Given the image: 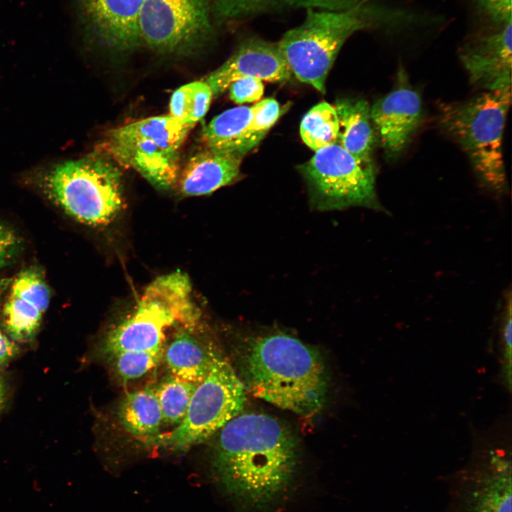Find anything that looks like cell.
<instances>
[{"label": "cell", "mask_w": 512, "mask_h": 512, "mask_svg": "<svg viewBox=\"0 0 512 512\" xmlns=\"http://www.w3.org/2000/svg\"><path fill=\"white\" fill-rule=\"evenodd\" d=\"M478 5L496 24L512 23L511 0H477Z\"/></svg>", "instance_id": "obj_29"}, {"label": "cell", "mask_w": 512, "mask_h": 512, "mask_svg": "<svg viewBox=\"0 0 512 512\" xmlns=\"http://www.w3.org/2000/svg\"><path fill=\"white\" fill-rule=\"evenodd\" d=\"M200 320L188 275L180 270L161 275L146 287L132 313L107 334L100 353L109 358L124 351H163L169 329Z\"/></svg>", "instance_id": "obj_4"}, {"label": "cell", "mask_w": 512, "mask_h": 512, "mask_svg": "<svg viewBox=\"0 0 512 512\" xmlns=\"http://www.w3.org/2000/svg\"><path fill=\"white\" fill-rule=\"evenodd\" d=\"M118 417L124 429L149 444L160 433L162 413L154 388H146L126 394Z\"/></svg>", "instance_id": "obj_21"}, {"label": "cell", "mask_w": 512, "mask_h": 512, "mask_svg": "<svg viewBox=\"0 0 512 512\" xmlns=\"http://www.w3.org/2000/svg\"><path fill=\"white\" fill-rule=\"evenodd\" d=\"M5 398H6L5 385H4L3 380L0 378V412L4 405Z\"/></svg>", "instance_id": "obj_32"}, {"label": "cell", "mask_w": 512, "mask_h": 512, "mask_svg": "<svg viewBox=\"0 0 512 512\" xmlns=\"http://www.w3.org/2000/svg\"><path fill=\"white\" fill-rule=\"evenodd\" d=\"M21 242L9 227L0 223V268L9 265L17 256Z\"/></svg>", "instance_id": "obj_28"}, {"label": "cell", "mask_w": 512, "mask_h": 512, "mask_svg": "<svg viewBox=\"0 0 512 512\" xmlns=\"http://www.w3.org/2000/svg\"><path fill=\"white\" fill-rule=\"evenodd\" d=\"M371 10L362 0L341 10L306 9L304 21L277 43L297 78L325 93V83L336 56L354 33L370 28Z\"/></svg>", "instance_id": "obj_5"}, {"label": "cell", "mask_w": 512, "mask_h": 512, "mask_svg": "<svg viewBox=\"0 0 512 512\" xmlns=\"http://www.w3.org/2000/svg\"><path fill=\"white\" fill-rule=\"evenodd\" d=\"M198 385L171 375L154 388L163 422L176 426L183 420Z\"/></svg>", "instance_id": "obj_24"}, {"label": "cell", "mask_w": 512, "mask_h": 512, "mask_svg": "<svg viewBox=\"0 0 512 512\" xmlns=\"http://www.w3.org/2000/svg\"><path fill=\"white\" fill-rule=\"evenodd\" d=\"M243 156L206 148L193 155L180 171L177 183L186 196L210 194L235 181Z\"/></svg>", "instance_id": "obj_16"}, {"label": "cell", "mask_w": 512, "mask_h": 512, "mask_svg": "<svg viewBox=\"0 0 512 512\" xmlns=\"http://www.w3.org/2000/svg\"><path fill=\"white\" fill-rule=\"evenodd\" d=\"M370 107L372 124L388 159L398 158L407 147L422 120L419 93L404 80Z\"/></svg>", "instance_id": "obj_11"}, {"label": "cell", "mask_w": 512, "mask_h": 512, "mask_svg": "<svg viewBox=\"0 0 512 512\" xmlns=\"http://www.w3.org/2000/svg\"><path fill=\"white\" fill-rule=\"evenodd\" d=\"M210 10L209 0H144L140 43L163 53L192 52L212 35Z\"/></svg>", "instance_id": "obj_10"}, {"label": "cell", "mask_w": 512, "mask_h": 512, "mask_svg": "<svg viewBox=\"0 0 512 512\" xmlns=\"http://www.w3.org/2000/svg\"><path fill=\"white\" fill-rule=\"evenodd\" d=\"M50 291L37 267L21 271L11 279L2 308V321L8 336L15 342H26L37 334L48 308Z\"/></svg>", "instance_id": "obj_14"}, {"label": "cell", "mask_w": 512, "mask_h": 512, "mask_svg": "<svg viewBox=\"0 0 512 512\" xmlns=\"http://www.w3.org/2000/svg\"><path fill=\"white\" fill-rule=\"evenodd\" d=\"M218 18L241 21L272 11L296 9L341 10L352 7L361 0H209Z\"/></svg>", "instance_id": "obj_20"}, {"label": "cell", "mask_w": 512, "mask_h": 512, "mask_svg": "<svg viewBox=\"0 0 512 512\" xmlns=\"http://www.w3.org/2000/svg\"><path fill=\"white\" fill-rule=\"evenodd\" d=\"M251 110L247 134L257 145L278 119L280 107L276 100L267 98L252 106Z\"/></svg>", "instance_id": "obj_26"}, {"label": "cell", "mask_w": 512, "mask_h": 512, "mask_svg": "<svg viewBox=\"0 0 512 512\" xmlns=\"http://www.w3.org/2000/svg\"><path fill=\"white\" fill-rule=\"evenodd\" d=\"M298 169L316 210L358 206L385 212L377 196L375 165L361 162L338 144L315 151Z\"/></svg>", "instance_id": "obj_9"}, {"label": "cell", "mask_w": 512, "mask_h": 512, "mask_svg": "<svg viewBox=\"0 0 512 512\" xmlns=\"http://www.w3.org/2000/svg\"><path fill=\"white\" fill-rule=\"evenodd\" d=\"M291 75L277 43L252 38L243 41L204 81L215 97L240 78L251 77L262 81L281 82L288 80Z\"/></svg>", "instance_id": "obj_13"}, {"label": "cell", "mask_w": 512, "mask_h": 512, "mask_svg": "<svg viewBox=\"0 0 512 512\" xmlns=\"http://www.w3.org/2000/svg\"><path fill=\"white\" fill-rule=\"evenodd\" d=\"M247 392L299 415L322 406L327 390L323 361L312 348L283 333L250 338L241 356Z\"/></svg>", "instance_id": "obj_2"}, {"label": "cell", "mask_w": 512, "mask_h": 512, "mask_svg": "<svg viewBox=\"0 0 512 512\" xmlns=\"http://www.w3.org/2000/svg\"><path fill=\"white\" fill-rule=\"evenodd\" d=\"M338 121L336 144L361 162L374 165L373 152L375 132L367 101L360 98H341L336 102Z\"/></svg>", "instance_id": "obj_17"}, {"label": "cell", "mask_w": 512, "mask_h": 512, "mask_svg": "<svg viewBox=\"0 0 512 512\" xmlns=\"http://www.w3.org/2000/svg\"><path fill=\"white\" fill-rule=\"evenodd\" d=\"M200 321L177 327L165 351V362L171 375L199 383L208 374L215 347L205 346L196 335Z\"/></svg>", "instance_id": "obj_18"}, {"label": "cell", "mask_w": 512, "mask_h": 512, "mask_svg": "<svg viewBox=\"0 0 512 512\" xmlns=\"http://www.w3.org/2000/svg\"><path fill=\"white\" fill-rule=\"evenodd\" d=\"M338 132L336 109L325 102L314 106L304 116L300 124L303 142L314 151L336 144Z\"/></svg>", "instance_id": "obj_23"}, {"label": "cell", "mask_w": 512, "mask_h": 512, "mask_svg": "<svg viewBox=\"0 0 512 512\" xmlns=\"http://www.w3.org/2000/svg\"><path fill=\"white\" fill-rule=\"evenodd\" d=\"M144 0H77L80 17L93 37L115 51L140 46L139 18Z\"/></svg>", "instance_id": "obj_15"}, {"label": "cell", "mask_w": 512, "mask_h": 512, "mask_svg": "<svg viewBox=\"0 0 512 512\" xmlns=\"http://www.w3.org/2000/svg\"><path fill=\"white\" fill-rule=\"evenodd\" d=\"M43 186L65 213L87 225H108L124 206L122 173L100 151L55 166L45 176Z\"/></svg>", "instance_id": "obj_6"}, {"label": "cell", "mask_w": 512, "mask_h": 512, "mask_svg": "<svg viewBox=\"0 0 512 512\" xmlns=\"http://www.w3.org/2000/svg\"><path fill=\"white\" fill-rule=\"evenodd\" d=\"M213 466L224 491L242 508L263 512L289 490L298 448L291 431L261 413L238 414L219 430Z\"/></svg>", "instance_id": "obj_1"}, {"label": "cell", "mask_w": 512, "mask_h": 512, "mask_svg": "<svg viewBox=\"0 0 512 512\" xmlns=\"http://www.w3.org/2000/svg\"><path fill=\"white\" fill-rule=\"evenodd\" d=\"M11 282L10 279L0 277V309L2 297L10 285Z\"/></svg>", "instance_id": "obj_31"}, {"label": "cell", "mask_w": 512, "mask_h": 512, "mask_svg": "<svg viewBox=\"0 0 512 512\" xmlns=\"http://www.w3.org/2000/svg\"><path fill=\"white\" fill-rule=\"evenodd\" d=\"M511 23L478 35L459 50L470 82L485 91L511 87Z\"/></svg>", "instance_id": "obj_12"}, {"label": "cell", "mask_w": 512, "mask_h": 512, "mask_svg": "<svg viewBox=\"0 0 512 512\" xmlns=\"http://www.w3.org/2000/svg\"><path fill=\"white\" fill-rule=\"evenodd\" d=\"M213 96L210 87L204 80L182 85L171 97L170 116L192 127L207 113Z\"/></svg>", "instance_id": "obj_22"}, {"label": "cell", "mask_w": 512, "mask_h": 512, "mask_svg": "<svg viewBox=\"0 0 512 512\" xmlns=\"http://www.w3.org/2000/svg\"><path fill=\"white\" fill-rule=\"evenodd\" d=\"M511 102V87L439 107V127L466 154L482 185L498 196L508 191L503 138Z\"/></svg>", "instance_id": "obj_3"}, {"label": "cell", "mask_w": 512, "mask_h": 512, "mask_svg": "<svg viewBox=\"0 0 512 512\" xmlns=\"http://www.w3.org/2000/svg\"><path fill=\"white\" fill-rule=\"evenodd\" d=\"M251 107L229 109L215 116L203 129L206 148L245 156L257 146L247 134Z\"/></svg>", "instance_id": "obj_19"}, {"label": "cell", "mask_w": 512, "mask_h": 512, "mask_svg": "<svg viewBox=\"0 0 512 512\" xmlns=\"http://www.w3.org/2000/svg\"><path fill=\"white\" fill-rule=\"evenodd\" d=\"M18 352V348L15 341L0 329V366L11 360Z\"/></svg>", "instance_id": "obj_30"}, {"label": "cell", "mask_w": 512, "mask_h": 512, "mask_svg": "<svg viewBox=\"0 0 512 512\" xmlns=\"http://www.w3.org/2000/svg\"><path fill=\"white\" fill-rule=\"evenodd\" d=\"M163 351H124L109 359L113 363L117 374L127 381L140 378L154 368L159 363Z\"/></svg>", "instance_id": "obj_25"}, {"label": "cell", "mask_w": 512, "mask_h": 512, "mask_svg": "<svg viewBox=\"0 0 512 512\" xmlns=\"http://www.w3.org/2000/svg\"><path fill=\"white\" fill-rule=\"evenodd\" d=\"M228 89L230 99L238 104L257 102L264 93L262 81L251 77L235 80Z\"/></svg>", "instance_id": "obj_27"}, {"label": "cell", "mask_w": 512, "mask_h": 512, "mask_svg": "<svg viewBox=\"0 0 512 512\" xmlns=\"http://www.w3.org/2000/svg\"><path fill=\"white\" fill-rule=\"evenodd\" d=\"M246 388L229 361L215 348L210 368L197 385L183 420L159 433L149 444L170 451H183L200 444L240 414Z\"/></svg>", "instance_id": "obj_8"}, {"label": "cell", "mask_w": 512, "mask_h": 512, "mask_svg": "<svg viewBox=\"0 0 512 512\" xmlns=\"http://www.w3.org/2000/svg\"><path fill=\"white\" fill-rule=\"evenodd\" d=\"M191 129L170 115L151 117L109 131L99 151L169 190L177 183L180 149Z\"/></svg>", "instance_id": "obj_7"}]
</instances>
